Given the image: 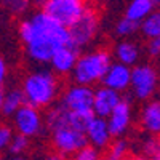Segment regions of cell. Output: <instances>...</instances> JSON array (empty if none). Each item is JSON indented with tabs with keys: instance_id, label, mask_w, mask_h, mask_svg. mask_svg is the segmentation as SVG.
Listing matches in <instances>:
<instances>
[{
	"instance_id": "cell-1",
	"label": "cell",
	"mask_w": 160,
	"mask_h": 160,
	"mask_svg": "<svg viewBox=\"0 0 160 160\" xmlns=\"http://www.w3.org/2000/svg\"><path fill=\"white\" fill-rule=\"evenodd\" d=\"M19 37L28 47L29 56L37 62H48L56 48L74 45L69 29L50 18L45 11H38L22 21L19 26Z\"/></svg>"
},
{
	"instance_id": "cell-2",
	"label": "cell",
	"mask_w": 160,
	"mask_h": 160,
	"mask_svg": "<svg viewBox=\"0 0 160 160\" xmlns=\"http://www.w3.org/2000/svg\"><path fill=\"white\" fill-rule=\"evenodd\" d=\"M26 102L34 108H45L51 104L58 93L56 78L48 71H38L28 75L22 85Z\"/></svg>"
},
{
	"instance_id": "cell-3",
	"label": "cell",
	"mask_w": 160,
	"mask_h": 160,
	"mask_svg": "<svg viewBox=\"0 0 160 160\" xmlns=\"http://www.w3.org/2000/svg\"><path fill=\"white\" fill-rule=\"evenodd\" d=\"M109 64H111L109 53L104 50H99V51L88 53V55L82 58H77L71 72L74 74L75 83L93 85L102 78V75L109 68Z\"/></svg>"
},
{
	"instance_id": "cell-4",
	"label": "cell",
	"mask_w": 160,
	"mask_h": 160,
	"mask_svg": "<svg viewBox=\"0 0 160 160\" xmlns=\"http://www.w3.org/2000/svg\"><path fill=\"white\" fill-rule=\"evenodd\" d=\"M85 8V0H45L42 11L64 28H69L80 18Z\"/></svg>"
},
{
	"instance_id": "cell-5",
	"label": "cell",
	"mask_w": 160,
	"mask_h": 160,
	"mask_svg": "<svg viewBox=\"0 0 160 160\" xmlns=\"http://www.w3.org/2000/svg\"><path fill=\"white\" fill-rule=\"evenodd\" d=\"M130 85L138 99H149L157 88V72L148 64L136 66L131 69Z\"/></svg>"
},
{
	"instance_id": "cell-6",
	"label": "cell",
	"mask_w": 160,
	"mask_h": 160,
	"mask_svg": "<svg viewBox=\"0 0 160 160\" xmlns=\"http://www.w3.org/2000/svg\"><path fill=\"white\" fill-rule=\"evenodd\" d=\"M88 142L85 131L75 130L72 127H58L53 130V144L61 155L75 154L80 148Z\"/></svg>"
},
{
	"instance_id": "cell-7",
	"label": "cell",
	"mask_w": 160,
	"mask_h": 160,
	"mask_svg": "<svg viewBox=\"0 0 160 160\" xmlns=\"http://www.w3.org/2000/svg\"><path fill=\"white\" fill-rule=\"evenodd\" d=\"M69 34L72 38V43L80 48L87 45L90 40L95 37L96 31H98V16L93 10L85 8V11L80 15V18L69 26Z\"/></svg>"
},
{
	"instance_id": "cell-8",
	"label": "cell",
	"mask_w": 160,
	"mask_h": 160,
	"mask_svg": "<svg viewBox=\"0 0 160 160\" xmlns=\"http://www.w3.org/2000/svg\"><path fill=\"white\" fill-rule=\"evenodd\" d=\"M13 115H15L16 130L28 138L35 136L42 128V117H40L38 108H34V106L24 102Z\"/></svg>"
},
{
	"instance_id": "cell-9",
	"label": "cell",
	"mask_w": 160,
	"mask_h": 160,
	"mask_svg": "<svg viewBox=\"0 0 160 160\" xmlns=\"http://www.w3.org/2000/svg\"><path fill=\"white\" fill-rule=\"evenodd\" d=\"M93 95L95 91L90 85H74L68 90L62 98V106L69 111H93Z\"/></svg>"
},
{
	"instance_id": "cell-10",
	"label": "cell",
	"mask_w": 160,
	"mask_h": 160,
	"mask_svg": "<svg viewBox=\"0 0 160 160\" xmlns=\"http://www.w3.org/2000/svg\"><path fill=\"white\" fill-rule=\"evenodd\" d=\"M108 128L111 131V136H122L128 130L130 122H131V108L128 101L120 99L117 106L111 111L108 115Z\"/></svg>"
},
{
	"instance_id": "cell-11",
	"label": "cell",
	"mask_w": 160,
	"mask_h": 160,
	"mask_svg": "<svg viewBox=\"0 0 160 160\" xmlns=\"http://www.w3.org/2000/svg\"><path fill=\"white\" fill-rule=\"evenodd\" d=\"M130 74H131L130 66L122 62H114V64L111 62L101 80L104 87H109L120 93L130 87Z\"/></svg>"
},
{
	"instance_id": "cell-12",
	"label": "cell",
	"mask_w": 160,
	"mask_h": 160,
	"mask_svg": "<svg viewBox=\"0 0 160 160\" xmlns=\"http://www.w3.org/2000/svg\"><path fill=\"white\" fill-rule=\"evenodd\" d=\"M85 136L90 141L91 146H95L98 149L106 148L111 142V131L108 128V122H106L104 117H98L93 115L90 118V122L85 128Z\"/></svg>"
},
{
	"instance_id": "cell-13",
	"label": "cell",
	"mask_w": 160,
	"mask_h": 160,
	"mask_svg": "<svg viewBox=\"0 0 160 160\" xmlns=\"http://www.w3.org/2000/svg\"><path fill=\"white\" fill-rule=\"evenodd\" d=\"M120 99L122 98H120L118 91H115L109 87L99 88L98 91H95V95H93V106H91L93 114L106 118Z\"/></svg>"
},
{
	"instance_id": "cell-14",
	"label": "cell",
	"mask_w": 160,
	"mask_h": 160,
	"mask_svg": "<svg viewBox=\"0 0 160 160\" xmlns=\"http://www.w3.org/2000/svg\"><path fill=\"white\" fill-rule=\"evenodd\" d=\"M78 58V48L74 45H64L56 48L51 53V58L48 62H51L53 69L59 74H68L72 71L74 64Z\"/></svg>"
},
{
	"instance_id": "cell-15",
	"label": "cell",
	"mask_w": 160,
	"mask_h": 160,
	"mask_svg": "<svg viewBox=\"0 0 160 160\" xmlns=\"http://www.w3.org/2000/svg\"><path fill=\"white\" fill-rule=\"evenodd\" d=\"M154 11V2L152 0H131L130 5L127 7V13L125 16L136 21V22H141L148 15Z\"/></svg>"
},
{
	"instance_id": "cell-16",
	"label": "cell",
	"mask_w": 160,
	"mask_h": 160,
	"mask_svg": "<svg viewBox=\"0 0 160 160\" xmlns=\"http://www.w3.org/2000/svg\"><path fill=\"white\" fill-rule=\"evenodd\" d=\"M26 102L22 90H11L7 95H3V104H2V114L3 115H13L21 106Z\"/></svg>"
},
{
	"instance_id": "cell-17",
	"label": "cell",
	"mask_w": 160,
	"mask_h": 160,
	"mask_svg": "<svg viewBox=\"0 0 160 160\" xmlns=\"http://www.w3.org/2000/svg\"><path fill=\"white\" fill-rule=\"evenodd\" d=\"M115 55H117L118 62L127 64V66H133L139 59V48L131 42H122L117 47Z\"/></svg>"
},
{
	"instance_id": "cell-18",
	"label": "cell",
	"mask_w": 160,
	"mask_h": 160,
	"mask_svg": "<svg viewBox=\"0 0 160 160\" xmlns=\"http://www.w3.org/2000/svg\"><path fill=\"white\" fill-rule=\"evenodd\" d=\"M142 123L146 130L152 133H157L160 130V104L158 102H151L144 108L142 111Z\"/></svg>"
},
{
	"instance_id": "cell-19",
	"label": "cell",
	"mask_w": 160,
	"mask_h": 160,
	"mask_svg": "<svg viewBox=\"0 0 160 160\" xmlns=\"http://www.w3.org/2000/svg\"><path fill=\"white\" fill-rule=\"evenodd\" d=\"M141 31L146 37H158L160 35V15L158 13H151L141 21Z\"/></svg>"
},
{
	"instance_id": "cell-20",
	"label": "cell",
	"mask_w": 160,
	"mask_h": 160,
	"mask_svg": "<svg viewBox=\"0 0 160 160\" xmlns=\"http://www.w3.org/2000/svg\"><path fill=\"white\" fill-rule=\"evenodd\" d=\"M139 28V22L136 21H133L130 18H122L118 22H117V28H115V32L118 35H131V34H135Z\"/></svg>"
},
{
	"instance_id": "cell-21",
	"label": "cell",
	"mask_w": 160,
	"mask_h": 160,
	"mask_svg": "<svg viewBox=\"0 0 160 160\" xmlns=\"http://www.w3.org/2000/svg\"><path fill=\"white\" fill-rule=\"evenodd\" d=\"M127 152H128V144H127V141L118 139V141H115V142L111 146V148H109L108 158H111V160L125 158V157H127Z\"/></svg>"
},
{
	"instance_id": "cell-22",
	"label": "cell",
	"mask_w": 160,
	"mask_h": 160,
	"mask_svg": "<svg viewBox=\"0 0 160 160\" xmlns=\"http://www.w3.org/2000/svg\"><path fill=\"white\" fill-rule=\"evenodd\" d=\"M8 146H10V152H11L13 155H19V154H22L26 149H28L29 139H28V136H24V135H21V133H19L18 136H15V138L10 139Z\"/></svg>"
},
{
	"instance_id": "cell-23",
	"label": "cell",
	"mask_w": 160,
	"mask_h": 160,
	"mask_svg": "<svg viewBox=\"0 0 160 160\" xmlns=\"http://www.w3.org/2000/svg\"><path fill=\"white\" fill-rule=\"evenodd\" d=\"M75 158L77 160H96L99 158V152H98V148L95 146H88V142L83 146V148H80L77 152H75Z\"/></svg>"
},
{
	"instance_id": "cell-24",
	"label": "cell",
	"mask_w": 160,
	"mask_h": 160,
	"mask_svg": "<svg viewBox=\"0 0 160 160\" xmlns=\"http://www.w3.org/2000/svg\"><path fill=\"white\" fill-rule=\"evenodd\" d=\"M3 3L7 5V8H10L15 13H22L28 10L31 0H3Z\"/></svg>"
},
{
	"instance_id": "cell-25",
	"label": "cell",
	"mask_w": 160,
	"mask_h": 160,
	"mask_svg": "<svg viewBox=\"0 0 160 160\" xmlns=\"http://www.w3.org/2000/svg\"><path fill=\"white\" fill-rule=\"evenodd\" d=\"M11 139V130L8 127H0V152L8 148V142Z\"/></svg>"
},
{
	"instance_id": "cell-26",
	"label": "cell",
	"mask_w": 160,
	"mask_h": 160,
	"mask_svg": "<svg viewBox=\"0 0 160 160\" xmlns=\"http://www.w3.org/2000/svg\"><path fill=\"white\" fill-rule=\"evenodd\" d=\"M148 53L151 56H157L160 53V38L158 37H151L148 43Z\"/></svg>"
},
{
	"instance_id": "cell-27",
	"label": "cell",
	"mask_w": 160,
	"mask_h": 160,
	"mask_svg": "<svg viewBox=\"0 0 160 160\" xmlns=\"http://www.w3.org/2000/svg\"><path fill=\"white\" fill-rule=\"evenodd\" d=\"M5 77H7V66H5V61L0 58V85L5 82Z\"/></svg>"
},
{
	"instance_id": "cell-28",
	"label": "cell",
	"mask_w": 160,
	"mask_h": 160,
	"mask_svg": "<svg viewBox=\"0 0 160 160\" xmlns=\"http://www.w3.org/2000/svg\"><path fill=\"white\" fill-rule=\"evenodd\" d=\"M2 104H3V91L0 88V112H2Z\"/></svg>"
},
{
	"instance_id": "cell-29",
	"label": "cell",
	"mask_w": 160,
	"mask_h": 160,
	"mask_svg": "<svg viewBox=\"0 0 160 160\" xmlns=\"http://www.w3.org/2000/svg\"><path fill=\"white\" fill-rule=\"evenodd\" d=\"M37 2H40V3H43V2H45V0H37Z\"/></svg>"
},
{
	"instance_id": "cell-30",
	"label": "cell",
	"mask_w": 160,
	"mask_h": 160,
	"mask_svg": "<svg viewBox=\"0 0 160 160\" xmlns=\"http://www.w3.org/2000/svg\"><path fill=\"white\" fill-rule=\"evenodd\" d=\"M152 2H154V3H157V2H158V0H152Z\"/></svg>"
}]
</instances>
